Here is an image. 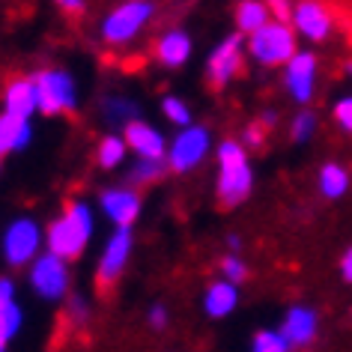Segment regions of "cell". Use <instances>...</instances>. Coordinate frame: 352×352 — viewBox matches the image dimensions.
<instances>
[{"instance_id":"f546056e","label":"cell","mask_w":352,"mask_h":352,"mask_svg":"<svg viewBox=\"0 0 352 352\" xmlns=\"http://www.w3.org/2000/svg\"><path fill=\"white\" fill-rule=\"evenodd\" d=\"M266 131H269V126H266L263 120H260V122H251L248 131H245V140H248L251 146H260L263 140H266Z\"/></svg>"},{"instance_id":"7c38bea8","label":"cell","mask_w":352,"mask_h":352,"mask_svg":"<svg viewBox=\"0 0 352 352\" xmlns=\"http://www.w3.org/2000/svg\"><path fill=\"white\" fill-rule=\"evenodd\" d=\"M206 149H209L206 129H200V126L186 129L170 146V167L179 170V173H186V170H191V167L200 164V158L206 155Z\"/></svg>"},{"instance_id":"ba28073f","label":"cell","mask_w":352,"mask_h":352,"mask_svg":"<svg viewBox=\"0 0 352 352\" xmlns=\"http://www.w3.org/2000/svg\"><path fill=\"white\" fill-rule=\"evenodd\" d=\"M131 254V233L129 230H117L111 236L108 248H104L102 260H99V275H96V284H99V293L108 296V289L117 284V278L122 275Z\"/></svg>"},{"instance_id":"5bb4252c","label":"cell","mask_w":352,"mask_h":352,"mask_svg":"<svg viewBox=\"0 0 352 352\" xmlns=\"http://www.w3.org/2000/svg\"><path fill=\"white\" fill-rule=\"evenodd\" d=\"M102 206H104L108 218L120 227V230H129V227L135 224V218L140 215V197L135 195V191H129V188L104 191V195H102Z\"/></svg>"},{"instance_id":"4fadbf2b","label":"cell","mask_w":352,"mask_h":352,"mask_svg":"<svg viewBox=\"0 0 352 352\" xmlns=\"http://www.w3.org/2000/svg\"><path fill=\"white\" fill-rule=\"evenodd\" d=\"M239 69H242V36H230L209 57V81H212L215 90H221Z\"/></svg>"},{"instance_id":"484cf974","label":"cell","mask_w":352,"mask_h":352,"mask_svg":"<svg viewBox=\"0 0 352 352\" xmlns=\"http://www.w3.org/2000/svg\"><path fill=\"white\" fill-rule=\"evenodd\" d=\"M331 117H334V122H338V129H340V131L352 135V96H340V99L334 102Z\"/></svg>"},{"instance_id":"7402d4cb","label":"cell","mask_w":352,"mask_h":352,"mask_svg":"<svg viewBox=\"0 0 352 352\" xmlns=\"http://www.w3.org/2000/svg\"><path fill=\"white\" fill-rule=\"evenodd\" d=\"M21 325V311L15 302H0V352H6V343Z\"/></svg>"},{"instance_id":"2e32d148","label":"cell","mask_w":352,"mask_h":352,"mask_svg":"<svg viewBox=\"0 0 352 352\" xmlns=\"http://www.w3.org/2000/svg\"><path fill=\"white\" fill-rule=\"evenodd\" d=\"M6 113L21 120H30L33 111H39V96H36V84L33 78H15V81L6 87Z\"/></svg>"},{"instance_id":"ac0fdd59","label":"cell","mask_w":352,"mask_h":352,"mask_svg":"<svg viewBox=\"0 0 352 352\" xmlns=\"http://www.w3.org/2000/svg\"><path fill=\"white\" fill-rule=\"evenodd\" d=\"M28 144H30V122L21 117H12V113H3L0 117V155L21 149Z\"/></svg>"},{"instance_id":"f1b7e54d","label":"cell","mask_w":352,"mask_h":352,"mask_svg":"<svg viewBox=\"0 0 352 352\" xmlns=\"http://www.w3.org/2000/svg\"><path fill=\"white\" fill-rule=\"evenodd\" d=\"M162 173H164L162 162H144V158H140V164L131 170V179L135 182H155Z\"/></svg>"},{"instance_id":"277c9868","label":"cell","mask_w":352,"mask_h":352,"mask_svg":"<svg viewBox=\"0 0 352 352\" xmlns=\"http://www.w3.org/2000/svg\"><path fill=\"white\" fill-rule=\"evenodd\" d=\"M149 15H153V6L149 3H122V6H117V10L102 21L104 42L122 45V42L135 39V33L149 21Z\"/></svg>"},{"instance_id":"5b68a950","label":"cell","mask_w":352,"mask_h":352,"mask_svg":"<svg viewBox=\"0 0 352 352\" xmlns=\"http://www.w3.org/2000/svg\"><path fill=\"white\" fill-rule=\"evenodd\" d=\"M36 84V96H39V111L45 113H60V111H72L75 108V87L72 78L66 72H39L33 78Z\"/></svg>"},{"instance_id":"603a6c76","label":"cell","mask_w":352,"mask_h":352,"mask_svg":"<svg viewBox=\"0 0 352 352\" xmlns=\"http://www.w3.org/2000/svg\"><path fill=\"white\" fill-rule=\"evenodd\" d=\"M316 126H320V120H316L314 111H298L293 122H289V138L296 144H305V140H311L316 135Z\"/></svg>"},{"instance_id":"d6a6232c","label":"cell","mask_w":352,"mask_h":352,"mask_svg":"<svg viewBox=\"0 0 352 352\" xmlns=\"http://www.w3.org/2000/svg\"><path fill=\"white\" fill-rule=\"evenodd\" d=\"M60 10H66V12H81L84 3H78V0H63V3H60Z\"/></svg>"},{"instance_id":"cb8c5ba5","label":"cell","mask_w":352,"mask_h":352,"mask_svg":"<svg viewBox=\"0 0 352 352\" xmlns=\"http://www.w3.org/2000/svg\"><path fill=\"white\" fill-rule=\"evenodd\" d=\"M122 155H126V140H120L117 135L104 138L99 144V164L102 167H117L122 162Z\"/></svg>"},{"instance_id":"8992f818","label":"cell","mask_w":352,"mask_h":352,"mask_svg":"<svg viewBox=\"0 0 352 352\" xmlns=\"http://www.w3.org/2000/svg\"><path fill=\"white\" fill-rule=\"evenodd\" d=\"M293 30L296 36H302L307 42H325L334 33V15L329 6L322 3H314V0H307V3H296L293 6Z\"/></svg>"},{"instance_id":"3957f363","label":"cell","mask_w":352,"mask_h":352,"mask_svg":"<svg viewBox=\"0 0 352 352\" xmlns=\"http://www.w3.org/2000/svg\"><path fill=\"white\" fill-rule=\"evenodd\" d=\"M296 30L293 24H280V21H269L263 30H257L248 39V51L251 57L263 66H287L289 60L298 54L296 48Z\"/></svg>"},{"instance_id":"9c48e42d","label":"cell","mask_w":352,"mask_h":352,"mask_svg":"<svg viewBox=\"0 0 352 352\" xmlns=\"http://www.w3.org/2000/svg\"><path fill=\"white\" fill-rule=\"evenodd\" d=\"M316 331H320V316H316L314 307L307 305H293L280 322V338L287 340L289 349H302L311 346L316 340Z\"/></svg>"},{"instance_id":"52a82bcc","label":"cell","mask_w":352,"mask_h":352,"mask_svg":"<svg viewBox=\"0 0 352 352\" xmlns=\"http://www.w3.org/2000/svg\"><path fill=\"white\" fill-rule=\"evenodd\" d=\"M316 57L311 51H298L284 69V87L289 93V99L298 104H307L316 93Z\"/></svg>"},{"instance_id":"d6986e66","label":"cell","mask_w":352,"mask_h":352,"mask_svg":"<svg viewBox=\"0 0 352 352\" xmlns=\"http://www.w3.org/2000/svg\"><path fill=\"white\" fill-rule=\"evenodd\" d=\"M155 54L164 66H179V63H186L188 54H191V39L182 30H170L158 39Z\"/></svg>"},{"instance_id":"9a60e30c","label":"cell","mask_w":352,"mask_h":352,"mask_svg":"<svg viewBox=\"0 0 352 352\" xmlns=\"http://www.w3.org/2000/svg\"><path fill=\"white\" fill-rule=\"evenodd\" d=\"M126 144L135 149L144 162H162V155H164V138L158 135L153 126L138 122V120H131L126 126Z\"/></svg>"},{"instance_id":"4316f807","label":"cell","mask_w":352,"mask_h":352,"mask_svg":"<svg viewBox=\"0 0 352 352\" xmlns=\"http://www.w3.org/2000/svg\"><path fill=\"white\" fill-rule=\"evenodd\" d=\"M162 111H164V117L176 122V126H188L191 122V113L186 108V102H179V99H173V96H167V99L162 102Z\"/></svg>"},{"instance_id":"44dd1931","label":"cell","mask_w":352,"mask_h":352,"mask_svg":"<svg viewBox=\"0 0 352 352\" xmlns=\"http://www.w3.org/2000/svg\"><path fill=\"white\" fill-rule=\"evenodd\" d=\"M239 302V293H236V284L230 280H215L212 287L206 289V314L209 316H227Z\"/></svg>"},{"instance_id":"83f0119b","label":"cell","mask_w":352,"mask_h":352,"mask_svg":"<svg viewBox=\"0 0 352 352\" xmlns=\"http://www.w3.org/2000/svg\"><path fill=\"white\" fill-rule=\"evenodd\" d=\"M221 272H224V278L230 280V284H242V280L248 278V266H245L236 254H227V257L221 260Z\"/></svg>"},{"instance_id":"30bf717a","label":"cell","mask_w":352,"mask_h":352,"mask_svg":"<svg viewBox=\"0 0 352 352\" xmlns=\"http://www.w3.org/2000/svg\"><path fill=\"white\" fill-rule=\"evenodd\" d=\"M30 284L39 296L45 298H60L69 287V269L66 263L54 257V254H42V257L33 263V272H30Z\"/></svg>"},{"instance_id":"e0dca14e","label":"cell","mask_w":352,"mask_h":352,"mask_svg":"<svg viewBox=\"0 0 352 352\" xmlns=\"http://www.w3.org/2000/svg\"><path fill=\"white\" fill-rule=\"evenodd\" d=\"M316 186H320V195L325 200H340L346 191L352 188V176L343 164L329 162L320 167V176H316Z\"/></svg>"},{"instance_id":"4dcf8cb0","label":"cell","mask_w":352,"mask_h":352,"mask_svg":"<svg viewBox=\"0 0 352 352\" xmlns=\"http://www.w3.org/2000/svg\"><path fill=\"white\" fill-rule=\"evenodd\" d=\"M340 278L346 280V284H352V245L343 251V257H340Z\"/></svg>"},{"instance_id":"836d02e7","label":"cell","mask_w":352,"mask_h":352,"mask_svg":"<svg viewBox=\"0 0 352 352\" xmlns=\"http://www.w3.org/2000/svg\"><path fill=\"white\" fill-rule=\"evenodd\" d=\"M343 72H346V78H352V60H349L346 66H343Z\"/></svg>"},{"instance_id":"1f68e13d","label":"cell","mask_w":352,"mask_h":352,"mask_svg":"<svg viewBox=\"0 0 352 352\" xmlns=\"http://www.w3.org/2000/svg\"><path fill=\"white\" fill-rule=\"evenodd\" d=\"M164 320H167L164 307H153V311H149V322H153L155 329H162V325H164Z\"/></svg>"},{"instance_id":"ffe728a7","label":"cell","mask_w":352,"mask_h":352,"mask_svg":"<svg viewBox=\"0 0 352 352\" xmlns=\"http://www.w3.org/2000/svg\"><path fill=\"white\" fill-rule=\"evenodd\" d=\"M272 21V10L269 3H257V0H245V3L236 6V24H239L242 33L254 36L257 30H263Z\"/></svg>"},{"instance_id":"8fae6325","label":"cell","mask_w":352,"mask_h":352,"mask_svg":"<svg viewBox=\"0 0 352 352\" xmlns=\"http://www.w3.org/2000/svg\"><path fill=\"white\" fill-rule=\"evenodd\" d=\"M3 251H6V260H10L12 266H24L28 260H33V254L39 251V227H36V221H30V218L15 221L10 230H6Z\"/></svg>"},{"instance_id":"d4e9b609","label":"cell","mask_w":352,"mask_h":352,"mask_svg":"<svg viewBox=\"0 0 352 352\" xmlns=\"http://www.w3.org/2000/svg\"><path fill=\"white\" fill-rule=\"evenodd\" d=\"M251 352H289V346L280 338V331H257Z\"/></svg>"},{"instance_id":"7a4b0ae2","label":"cell","mask_w":352,"mask_h":352,"mask_svg":"<svg viewBox=\"0 0 352 352\" xmlns=\"http://www.w3.org/2000/svg\"><path fill=\"white\" fill-rule=\"evenodd\" d=\"M254 173L248 164V153L236 140H224L218 146V200L224 206H236L251 195Z\"/></svg>"},{"instance_id":"6da1fadb","label":"cell","mask_w":352,"mask_h":352,"mask_svg":"<svg viewBox=\"0 0 352 352\" xmlns=\"http://www.w3.org/2000/svg\"><path fill=\"white\" fill-rule=\"evenodd\" d=\"M90 233H93L90 206H84L81 200H72V204H66L63 215H60L57 221H51L48 248L60 260H75L84 254L87 242H90Z\"/></svg>"}]
</instances>
